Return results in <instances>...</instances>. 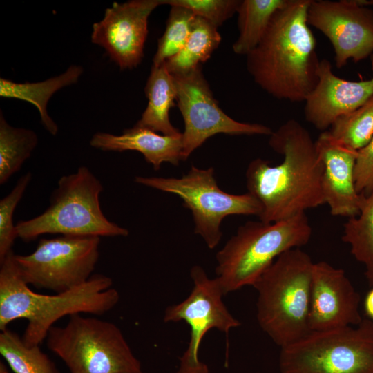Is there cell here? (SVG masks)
<instances>
[{"mask_svg":"<svg viewBox=\"0 0 373 373\" xmlns=\"http://www.w3.org/2000/svg\"><path fill=\"white\" fill-rule=\"evenodd\" d=\"M270 147L284 156L279 164L251 161L246 171L248 193L260 203L258 216L265 223L285 220L325 203L323 165L309 132L289 119L269 140Z\"/></svg>","mask_w":373,"mask_h":373,"instance_id":"cell-1","label":"cell"},{"mask_svg":"<svg viewBox=\"0 0 373 373\" xmlns=\"http://www.w3.org/2000/svg\"><path fill=\"white\" fill-rule=\"evenodd\" d=\"M310 1L288 0L247 55V69L254 81L278 99L305 102L318 82L321 60L307 21Z\"/></svg>","mask_w":373,"mask_h":373,"instance_id":"cell-2","label":"cell"},{"mask_svg":"<svg viewBox=\"0 0 373 373\" xmlns=\"http://www.w3.org/2000/svg\"><path fill=\"white\" fill-rule=\"evenodd\" d=\"M0 266V330L8 328L15 321L27 320L21 337L29 346L45 341L49 330L62 317L76 314L102 316L119 301L113 280L104 274H93L73 289L46 295L32 291L23 280L13 251Z\"/></svg>","mask_w":373,"mask_h":373,"instance_id":"cell-3","label":"cell"},{"mask_svg":"<svg viewBox=\"0 0 373 373\" xmlns=\"http://www.w3.org/2000/svg\"><path fill=\"white\" fill-rule=\"evenodd\" d=\"M314 262L300 248L280 254L253 285L258 292L257 321L279 347L309 334Z\"/></svg>","mask_w":373,"mask_h":373,"instance_id":"cell-4","label":"cell"},{"mask_svg":"<svg viewBox=\"0 0 373 373\" xmlns=\"http://www.w3.org/2000/svg\"><path fill=\"white\" fill-rule=\"evenodd\" d=\"M312 227L305 213L273 223L249 221L217 253L216 273L224 295L253 286L285 251L306 245Z\"/></svg>","mask_w":373,"mask_h":373,"instance_id":"cell-5","label":"cell"},{"mask_svg":"<svg viewBox=\"0 0 373 373\" xmlns=\"http://www.w3.org/2000/svg\"><path fill=\"white\" fill-rule=\"evenodd\" d=\"M103 189L99 180L86 166L63 175L46 211L17 223V238L30 242L46 233L99 238L127 236V229L110 221L102 212L99 195Z\"/></svg>","mask_w":373,"mask_h":373,"instance_id":"cell-6","label":"cell"},{"mask_svg":"<svg viewBox=\"0 0 373 373\" xmlns=\"http://www.w3.org/2000/svg\"><path fill=\"white\" fill-rule=\"evenodd\" d=\"M68 317L64 326L49 330L45 341L70 373H144L116 324L82 314Z\"/></svg>","mask_w":373,"mask_h":373,"instance_id":"cell-7","label":"cell"},{"mask_svg":"<svg viewBox=\"0 0 373 373\" xmlns=\"http://www.w3.org/2000/svg\"><path fill=\"white\" fill-rule=\"evenodd\" d=\"M281 373H373V320L310 332L280 348Z\"/></svg>","mask_w":373,"mask_h":373,"instance_id":"cell-8","label":"cell"},{"mask_svg":"<svg viewBox=\"0 0 373 373\" xmlns=\"http://www.w3.org/2000/svg\"><path fill=\"white\" fill-rule=\"evenodd\" d=\"M140 184L178 195L184 207L191 210L194 231L200 235L209 249H214L222 238L220 224L231 215L259 216L262 207L249 193L242 195L228 193L219 188L211 167L202 169L192 165L180 178L136 176Z\"/></svg>","mask_w":373,"mask_h":373,"instance_id":"cell-9","label":"cell"},{"mask_svg":"<svg viewBox=\"0 0 373 373\" xmlns=\"http://www.w3.org/2000/svg\"><path fill=\"white\" fill-rule=\"evenodd\" d=\"M99 244L97 236L41 238L35 251L28 255L15 254V260L29 286L62 293L82 285L93 275Z\"/></svg>","mask_w":373,"mask_h":373,"instance_id":"cell-10","label":"cell"},{"mask_svg":"<svg viewBox=\"0 0 373 373\" xmlns=\"http://www.w3.org/2000/svg\"><path fill=\"white\" fill-rule=\"evenodd\" d=\"M172 75L176 87L178 106L184 122L183 160L208 138L218 133L269 136L272 134V130L265 125L240 122L228 116L215 99L201 65L188 72Z\"/></svg>","mask_w":373,"mask_h":373,"instance_id":"cell-11","label":"cell"},{"mask_svg":"<svg viewBox=\"0 0 373 373\" xmlns=\"http://www.w3.org/2000/svg\"><path fill=\"white\" fill-rule=\"evenodd\" d=\"M193 287L189 296L178 304L168 307L164 321H184L190 328L186 350L180 358L175 373H209L208 366L200 361L199 349L205 334L215 328L227 335L240 323L229 312L222 301L224 294L217 279L210 278L199 265L191 269Z\"/></svg>","mask_w":373,"mask_h":373,"instance_id":"cell-12","label":"cell"},{"mask_svg":"<svg viewBox=\"0 0 373 373\" xmlns=\"http://www.w3.org/2000/svg\"><path fill=\"white\" fill-rule=\"evenodd\" d=\"M365 0H311L307 21L330 41L335 65L341 68L373 53V9Z\"/></svg>","mask_w":373,"mask_h":373,"instance_id":"cell-13","label":"cell"},{"mask_svg":"<svg viewBox=\"0 0 373 373\" xmlns=\"http://www.w3.org/2000/svg\"><path fill=\"white\" fill-rule=\"evenodd\" d=\"M162 0L114 2L93 25L91 41L104 48L121 70L136 68L144 57L148 19Z\"/></svg>","mask_w":373,"mask_h":373,"instance_id":"cell-14","label":"cell"},{"mask_svg":"<svg viewBox=\"0 0 373 373\" xmlns=\"http://www.w3.org/2000/svg\"><path fill=\"white\" fill-rule=\"evenodd\" d=\"M361 296L343 269L325 261L314 264L309 327L311 332L356 326L363 319Z\"/></svg>","mask_w":373,"mask_h":373,"instance_id":"cell-15","label":"cell"},{"mask_svg":"<svg viewBox=\"0 0 373 373\" xmlns=\"http://www.w3.org/2000/svg\"><path fill=\"white\" fill-rule=\"evenodd\" d=\"M372 64L373 71V57ZM372 95L373 75L366 80H346L333 73L327 59H321L318 82L304 102L305 119L325 131L338 117L358 108Z\"/></svg>","mask_w":373,"mask_h":373,"instance_id":"cell-16","label":"cell"},{"mask_svg":"<svg viewBox=\"0 0 373 373\" xmlns=\"http://www.w3.org/2000/svg\"><path fill=\"white\" fill-rule=\"evenodd\" d=\"M323 165L322 189L332 216L356 217L364 198L356 189L354 170L358 151L323 131L315 141Z\"/></svg>","mask_w":373,"mask_h":373,"instance_id":"cell-17","label":"cell"},{"mask_svg":"<svg viewBox=\"0 0 373 373\" xmlns=\"http://www.w3.org/2000/svg\"><path fill=\"white\" fill-rule=\"evenodd\" d=\"M92 147L103 151H136L157 171L163 162L178 165L183 160L182 133L178 135H160L136 124L124 130L122 135L98 132L90 141Z\"/></svg>","mask_w":373,"mask_h":373,"instance_id":"cell-18","label":"cell"},{"mask_svg":"<svg viewBox=\"0 0 373 373\" xmlns=\"http://www.w3.org/2000/svg\"><path fill=\"white\" fill-rule=\"evenodd\" d=\"M148 104L136 125L165 135L182 133L170 122L169 111L175 106L177 92L173 77L164 64L152 66L145 86Z\"/></svg>","mask_w":373,"mask_h":373,"instance_id":"cell-19","label":"cell"},{"mask_svg":"<svg viewBox=\"0 0 373 373\" xmlns=\"http://www.w3.org/2000/svg\"><path fill=\"white\" fill-rule=\"evenodd\" d=\"M83 70L81 66L71 65L58 76L35 83H17L0 78V96L21 99L33 104L39 111L42 125L51 135H55L58 126L48 113V101L59 89L76 83Z\"/></svg>","mask_w":373,"mask_h":373,"instance_id":"cell-20","label":"cell"},{"mask_svg":"<svg viewBox=\"0 0 373 373\" xmlns=\"http://www.w3.org/2000/svg\"><path fill=\"white\" fill-rule=\"evenodd\" d=\"M288 0H242L237 9L239 35L233 44L237 55H247L263 38L275 13Z\"/></svg>","mask_w":373,"mask_h":373,"instance_id":"cell-21","label":"cell"},{"mask_svg":"<svg viewBox=\"0 0 373 373\" xmlns=\"http://www.w3.org/2000/svg\"><path fill=\"white\" fill-rule=\"evenodd\" d=\"M220 41L218 28L196 16L184 46L164 64L172 75L188 72L208 60Z\"/></svg>","mask_w":373,"mask_h":373,"instance_id":"cell-22","label":"cell"},{"mask_svg":"<svg viewBox=\"0 0 373 373\" xmlns=\"http://www.w3.org/2000/svg\"><path fill=\"white\" fill-rule=\"evenodd\" d=\"M342 240L350 246L355 259L364 265L365 275L373 288V191L364 196L358 216L348 218Z\"/></svg>","mask_w":373,"mask_h":373,"instance_id":"cell-23","label":"cell"},{"mask_svg":"<svg viewBox=\"0 0 373 373\" xmlns=\"http://www.w3.org/2000/svg\"><path fill=\"white\" fill-rule=\"evenodd\" d=\"M0 354L15 373H60L39 345H26L21 336L8 328L0 333Z\"/></svg>","mask_w":373,"mask_h":373,"instance_id":"cell-24","label":"cell"},{"mask_svg":"<svg viewBox=\"0 0 373 373\" xmlns=\"http://www.w3.org/2000/svg\"><path fill=\"white\" fill-rule=\"evenodd\" d=\"M38 137L32 130L15 128L0 114V184L19 171L37 146Z\"/></svg>","mask_w":373,"mask_h":373,"instance_id":"cell-25","label":"cell"},{"mask_svg":"<svg viewBox=\"0 0 373 373\" xmlns=\"http://www.w3.org/2000/svg\"><path fill=\"white\" fill-rule=\"evenodd\" d=\"M329 133L355 151L366 146L373 137V95L358 108L338 117Z\"/></svg>","mask_w":373,"mask_h":373,"instance_id":"cell-26","label":"cell"},{"mask_svg":"<svg viewBox=\"0 0 373 373\" xmlns=\"http://www.w3.org/2000/svg\"><path fill=\"white\" fill-rule=\"evenodd\" d=\"M195 17L187 8L171 6L165 31L158 40L153 59V66L162 65L184 46L192 31Z\"/></svg>","mask_w":373,"mask_h":373,"instance_id":"cell-27","label":"cell"},{"mask_svg":"<svg viewBox=\"0 0 373 373\" xmlns=\"http://www.w3.org/2000/svg\"><path fill=\"white\" fill-rule=\"evenodd\" d=\"M30 172L23 175L10 193L0 200V262L12 251L17 238L14 211L31 181Z\"/></svg>","mask_w":373,"mask_h":373,"instance_id":"cell-28","label":"cell"},{"mask_svg":"<svg viewBox=\"0 0 373 373\" xmlns=\"http://www.w3.org/2000/svg\"><path fill=\"white\" fill-rule=\"evenodd\" d=\"M162 3L187 8L218 28L237 12L240 0H162Z\"/></svg>","mask_w":373,"mask_h":373,"instance_id":"cell-29","label":"cell"},{"mask_svg":"<svg viewBox=\"0 0 373 373\" xmlns=\"http://www.w3.org/2000/svg\"><path fill=\"white\" fill-rule=\"evenodd\" d=\"M354 178L358 193L367 196L373 191V137L358 151Z\"/></svg>","mask_w":373,"mask_h":373,"instance_id":"cell-30","label":"cell"},{"mask_svg":"<svg viewBox=\"0 0 373 373\" xmlns=\"http://www.w3.org/2000/svg\"><path fill=\"white\" fill-rule=\"evenodd\" d=\"M364 308L366 315L370 319L373 320V288L366 295Z\"/></svg>","mask_w":373,"mask_h":373,"instance_id":"cell-31","label":"cell"},{"mask_svg":"<svg viewBox=\"0 0 373 373\" xmlns=\"http://www.w3.org/2000/svg\"><path fill=\"white\" fill-rule=\"evenodd\" d=\"M0 373H8L6 365L2 362L0 363Z\"/></svg>","mask_w":373,"mask_h":373,"instance_id":"cell-32","label":"cell"},{"mask_svg":"<svg viewBox=\"0 0 373 373\" xmlns=\"http://www.w3.org/2000/svg\"><path fill=\"white\" fill-rule=\"evenodd\" d=\"M366 5L369 6H372L373 7V0H370V1H366Z\"/></svg>","mask_w":373,"mask_h":373,"instance_id":"cell-33","label":"cell"},{"mask_svg":"<svg viewBox=\"0 0 373 373\" xmlns=\"http://www.w3.org/2000/svg\"><path fill=\"white\" fill-rule=\"evenodd\" d=\"M145 373V372H144Z\"/></svg>","mask_w":373,"mask_h":373,"instance_id":"cell-34","label":"cell"}]
</instances>
